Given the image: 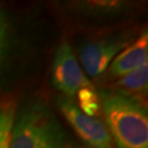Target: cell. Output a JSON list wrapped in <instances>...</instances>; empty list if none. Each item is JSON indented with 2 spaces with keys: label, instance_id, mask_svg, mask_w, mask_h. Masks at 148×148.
I'll return each instance as SVG.
<instances>
[{
  "label": "cell",
  "instance_id": "9c48e42d",
  "mask_svg": "<svg viewBox=\"0 0 148 148\" xmlns=\"http://www.w3.org/2000/svg\"><path fill=\"white\" fill-rule=\"evenodd\" d=\"M77 95H78V99L80 102V108L82 109L81 111L86 115L93 117L97 113H99V110H100L99 98L91 87L80 89L77 92Z\"/></svg>",
  "mask_w": 148,
  "mask_h": 148
},
{
  "label": "cell",
  "instance_id": "5b68a950",
  "mask_svg": "<svg viewBox=\"0 0 148 148\" xmlns=\"http://www.w3.org/2000/svg\"><path fill=\"white\" fill-rule=\"evenodd\" d=\"M124 47L121 41L91 42L84 46L80 53V60L86 73L92 78H97L106 70L113 59Z\"/></svg>",
  "mask_w": 148,
  "mask_h": 148
},
{
  "label": "cell",
  "instance_id": "3957f363",
  "mask_svg": "<svg viewBox=\"0 0 148 148\" xmlns=\"http://www.w3.org/2000/svg\"><path fill=\"white\" fill-rule=\"evenodd\" d=\"M57 106L79 137L90 148H113L108 126L101 120L88 116L69 98L59 97Z\"/></svg>",
  "mask_w": 148,
  "mask_h": 148
},
{
  "label": "cell",
  "instance_id": "6da1fadb",
  "mask_svg": "<svg viewBox=\"0 0 148 148\" xmlns=\"http://www.w3.org/2000/svg\"><path fill=\"white\" fill-rule=\"evenodd\" d=\"M101 108L117 147L148 148V116L142 102L123 90H114L102 93Z\"/></svg>",
  "mask_w": 148,
  "mask_h": 148
},
{
  "label": "cell",
  "instance_id": "52a82bcc",
  "mask_svg": "<svg viewBox=\"0 0 148 148\" xmlns=\"http://www.w3.org/2000/svg\"><path fill=\"white\" fill-rule=\"evenodd\" d=\"M148 81V62L120 77L116 86L125 92H146Z\"/></svg>",
  "mask_w": 148,
  "mask_h": 148
},
{
  "label": "cell",
  "instance_id": "8fae6325",
  "mask_svg": "<svg viewBox=\"0 0 148 148\" xmlns=\"http://www.w3.org/2000/svg\"><path fill=\"white\" fill-rule=\"evenodd\" d=\"M1 52H2V48H0V58H1Z\"/></svg>",
  "mask_w": 148,
  "mask_h": 148
},
{
  "label": "cell",
  "instance_id": "30bf717a",
  "mask_svg": "<svg viewBox=\"0 0 148 148\" xmlns=\"http://www.w3.org/2000/svg\"><path fill=\"white\" fill-rule=\"evenodd\" d=\"M3 38H5V22H3L1 14H0V48H2Z\"/></svg>",
  "mask_w": 148,
  "mask_h": 148
},
{
  "label": "cell",
  "instance_id": "8992f818",
  "mask_svg": "<svg viewBox=\"0 0 148 148\" xmlns=\"http://www.w3.org/2000/svg\"><path fill=\"white\" fill-rule=\"evenodd\" d=\"M147 56L148 33L145 31L133 44L117 54L110 65L109 73L112 77H123L130 71L138 68L140 65L147 63Z\"/></svg>",
  "mask_w": 148,
  "mask_h": 148
},
{
  "label": "cell",
  "instance_id": "7a4b0ae2",
  "mask_svg": "<svg viewBox=\"0 0 148 148\" xmlns=\"http://www.w3.org/2000/svg\"><path fill=\"white\" fill-rule=\"evenodd\" d=\"M10 148H70L63 130L42 106H31L16 120Z\"/></svg>",
  "mask_w": 148,
  "mask_h": 148
},
{
  "label": "cell",
  "instance_id": "ba28073f",
  "mask_svg": "<svg viewBox=\"0 0 148 148\" xmlns=\"http://www.w3.org/2000/svg\"><path fill=\"white\" fill-rule=\"evenodd\" d=\"M14 123V110L12 106L0 108V148H10L11 132Z\"/></svg>",
  "mask_w": 148,
  "mask_h": 148
},
{
  "label": "cell",
  "instance_id": "277c9868",
  "mask_svg": "<svg viewBox=\"0 0 148 148\" xmlns=\"http://www.w3.org/2000/svg\"><path fill=\"white\" fill-rule=\"evenodd\" d=\"M52 81L54 87L62 91L66 98L75 97L82 88L91 87L90 80L82 71L67 42L62 43L55 52Z\"/></svg>",
  "mask_w": 148,
  "mask_h": 148
}]
</instances>
